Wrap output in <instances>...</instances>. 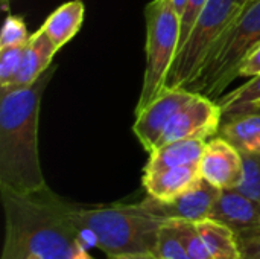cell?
<instances>
[{
  "mask_svg": "<svg viewBox=\"0 0 260 259\" xmlns=\"http://www.w3.org/2000/svg\"><path fill=\"white\" fill-rule=\"evenodd\" d=\"M193 96L195 92L186 87H165L149 104L136 111L133 133L148 154L160 145L172 118Z\"/></svg>",
  "mask_w": 260,
  "mask_h": 259,
  "instance_id": "obj_7",
  "label": "cell"
},
{
  "mask_svg": "<svg viewBox=\"0 0 260 259\" xmlns=\"http://www.w3.org/2000/svg\"><path fill=\"white\" fill-rule=\"evenodd\" d=\"M107 259H116V258H114V256H108V258H107Z\"/></svg>",
  "mask_w": 260,
  "mask_h": 259,
  "instance_id": "obj_31",
  "label": "cell"
},
{
  "mask_svg": "<svg viewBox=\"0 0 260 259\" xmlns=\"http://www.w3.org/2000/svg\"><path fill=\"white\" fill-rule=\"evenodd\" d=\"M116 259H158L155 253H125L114 256Z\"/></svg>",
  "mask_w": 260,
  "mask_h": 259,
  "instance_id": "obj_27",
  "label": "cell"
},
{
  "mask_svg": "<svg viewBox=\"0 0 260 259\" xmlns=\"http://www.w3.org/2000/svg\"><path fill=\"white\" fill-rule=\"evenodd\" d=\"M221 124L222 110L218 101L195 93V96L172 118L160 140V145L180 139L207 140L210 136L218 134Z\"/></svg>",
  "mask_w": 260,
  "mask_h": 259,
  "instance_id": "obj_8",
  "label": "cell"
},
{
  "mask_svg": "<svg viewBox=\"0 0 260 259\" xmlns=\"http://www.w3.org/2000/svg\"><path fill=\"white\" fill-rule=\"evenodd\" d=\"M29 38L30 35L27 32L24 20L18 15L8 14L2 27V34H0V49L24 46L29 41Z\"/></svg>",
  "mask_w": 260,
  "mask_h": 259,
  "instance_id": "obj_23",
  "label": "cell"
},
{
  "mask_svg": "<svg viewBox=\"0 0 260 259\" xmlns=\"http://www.w3.org/2000/svg\"><path fill=\"white\" fill-rule=\"evenodd\" d=\"M200 179V168L178 166L158 171H143L142 185L149 197L160 202H171L197 185Z\"/></svg>",
  "mask_w": 260,
  "mask_h": 259,
  "instance_id": "obj_12",
  "label": "cell"
},
{
  "mask_svg": "<svg viewBox=\"0 0 260 259\" xmlns=\"http://www.w3.org/2000/svg\"><path fill=\"white\" fill-rule=\"evenodd\" d=\"M72 218L82 235L88 234L107 256L155 253L160 231L168 221L151 212L142 202L105 208L73 205Z\"/></svg>",
  "mask_w": 260,
  "mask_h": 259,
  "instance_id": "obj_3",
  "label": "cell"
},
{
  "mask_svg": "<svg viewBox=\"0 0 260 259\" xmlns=\"http://www.w3.org/2000/svg\"><path fill=\"white\" fill-rule=\"evenodd\" d=\"M186 2L187 0H171V3L174 5V8L177 9V12L181 15L183 14V9H184V6H186Z\"/></svg>",
  "mask_w": 260,
  "mask_h": 259,
  "instance_id": "obj_28",
  "label": "cell"
},
{
  "mask_svg": "<svg viewBox=\"0 0 260 259\" xmlns=\"http://www.w3.org/2000/svg\"><path fill=\"white\" fill-rule=\"evenodd\" d=\"M84 14L85 8L81 0L66 2L64 5L58 6L52 14H49L41 29L59 50L79 32L84 21Z\"/></svg>",
  "mask_w": 260,
  "mask_h": 259,
  "instance_id": "obj_15",
  "label": "cell"
},
{
  "mask_svg": "<svg viewBox=\"0 0 260 259\" xmlns=\"http://www.w3.org/2000/svg\"><path fill=\"white\" fill-rule=\"evenodd\" d=\"M207 140L180 139L166 142L149 153V160L143 171H158L178 166H200Z\"/></svg>",
  "mask_w": 260,
  "mask_h": 259,
  "instance_id": "obj_14",
  "label": "cell"
},
{
  "mask_svg": "<svg viewBox=\"0 0 260 259\" xmlns=\"http://www.w3.org/2000/svg\"><path fill=\"white\" fill-rule=\"evenodd\" d=\"M260 73L251 76L248 82L238 87L236 90L222 95L218 99V104L222 110V119L260 110Z\"/></svg>",
  "mask_w": 260,
  "mask_h": 259,
  "instance_id": "obj_18",
  "label": "cell"
},
{
  "mask_svg": "<svg viewBox=\"0 0 260 259\" xmlns=\"http://www.w3.org/2000/svg\"><path fill=\"white\" fill-rule=\"evenodd\" d=\"M56 50L58 49L55 47L52 40L40 27L37 32H34L30 35L29 41L24 44L21 67H20L17 78L12 81L11 85H8L6 89H2L0 92L24 89V87H29L30 84H34L52 66V60H53Z\"/></svg>",
  "mask_w": 260,
  "mask_h": 259,
  "instance_id": "obj_13",
  "label": "cell"
},
{
  "mask_svg": "<svg viewBox=\"0 0 260 259\" xmlns=\"http://www.w3.org/2000/svg\"><path fill=\"white\" fill-rule=\"evenodd\" d=\"M6 235L2 259H93L82 246V232L72 218L67 203L50 188L18 194L0 189Z\"/></svg>",
  "mask_w": 260,
  "mask_h": 259,
  "instance_id": "obj_1",
  "label": "cell"
},
{
  "mask_svg": "<svg viewBox=\"0 0 260 259\" xmlns=\"http://www.w3.org/2000/svg\"><path fill=\"white\" fill-rule=\"evenodd\" d=\"M244 180L236 188L260 203V153H242Z\"/></svg>",
  "mask_w": 260,
  "mask_h": 259,
  "instance_id": "obj_21",
  "label": "cell"
},
{
  "mask_svg": "<svg viewBox=\"0 0 260 259\" xmlns=\"http://www.w3.org/2000/svg\"><path fill=\"white\" fill-rule=\"evenodd\" d=\"M195 226L212 258L241 259L239 240L229 226L212 218L201 220Z\"/></svg>",
  "mask_w": 260,
  "mask_h": 259,
  "instance_id": "obj_17",
  "label": "cell"
},
{
  "mask_svg": "<svg viewBox=\"0 0 260 259\" xmlns=\"http://www.w3.org/2000/svg\"><path fill=\"white\" fill-rule=\"evenodd\" d=\"M241 259H260V232L239 240Z\"/></svg>",
  "mask_w": 260,
  "mask_h": 259,
  "instance_id": "obj_25",
  "label": "cell"
},
{
  "mask_svg": "<svg viewBox=\"0 0 260 259\" xmlns=\"http://www.w3.org/2000/svg\"><path fill=\"white\" fill-rule=\"evenodd\" d=\"M12 2H14V0H2V8L8 12L9 8H11V5H12Z\"/></svg>",
  "mask_w": 260,
  "mask_h": 259,
  "instance_id": "obj_29",
  "label": "cell"
},
{
  "mask_svg": "<svg viewBox=\"0 0 260 259\" xmlns=\"http://www.w3.org/2000/svg\"><path fill=\"white\" fill-rule=\"evenodd\" d=\"M155 255L158 259H192L183 247L172 220H168L160 231Z\"/></svg>",
  "mask_w": 260,
  "mask_h": 259,
  "instance_id": "obj_20",
  "label": "cell"
},
{
  "mask_svg": "<svg viewBox=\"0 0 260 259\" xmlns=\"http://www.w3.org/2000/svg\"><path fill=\"white\" fill-rule=\"evenodd\" d=\"M55 70L50 66L29 87L0 92V189L30 194L49 188L40 163L38 119Z\"/></svg>",
  "mask_w": 260,
  "mask_h": 259,
  "instance_id": "obj_2",
  "label": "cell"
},
{
  "mask_svg": "<svg viewBox=\"0 0 260 259\" xmlns=\"http://www.w3.org/2000/svg\"><path fill=\"white\" fill-rule=\"evenodd\" d=\"M218 136L229 140L241 153H260V110L222 119Z\"/></svg>",
  "mask_w": 260,
  "mask_h": 259,
  "instance_id": "obj_16",
  "label": "cell"
},
{
  "mask_svg": "<svg viewBox=\"0 0 260 259\" xmlns=\"http://www.w3.org/2000/svg\"><path fill=\"white\" fill-rule=\"evenodd\" d=\"M260 73V44L247 56L239 69V76H256Z\"/></svg>",
  "mask_w": 260,
  "mask_h": 259,
  "instance_id": "obj_26",
  "label": "cell"
},
{
  "mask_svg": "<svg viewBox=\"0 0 260 259\" xmlns=\"http://www.w3.org/2000/svg\"><path fill=\"white\" fill-rule=\"evenodd\" d=\"M209 218L229 226L244 240L260 232V203L238 189H222Z\"/></svg>",
  "mask_w": 260,
  "mask_h": 259,
  "instance_id": "obj_11",
  "label": "cell"
},
{
  "mask_svg": "<svg viewBox=\"0 0 260 259\" xmlns=\"http://www.w3.org/2000/svg\"><path fill=\"white\" fill-rule=\"evenodd\" d=\"M198 168L201 177L219 189H236L244 180L242 153L221 136L207 140Z\"/></svg>",
  "mask_w": 260,
  "mask_h": 259,
  "instance_id": "obj_10",
  "label": "cell"
},
{
  "mask_svg": "<svg viewBox=\"0 0 260 259\" xmlns=\"http://www.w3.org/2000/svg\"><path fill=\"white\" fill-rule=\"evenodd\" d=\"M177 235L186 249L187 255L192 259H213L210 256L195 223L186 220H172Z\"/></svg>",
  "mask_w": 260,
  "mask_h": 259,
  "instance_id": "obj_19",
  "label": "cell"
},
{
  "mask_svg": "<svg viewBox=\"0 0 260 259\" xmlns=\"http://www.w3.org/2000/svg\"><path fill=\"white\" fill-rule=\"evenodd\" d=\"M26 259H43V258H41L40 255H35V253H32V255H29V256H27Z\"/></svg>",
  "mask_w": 260,
  "mask_h": 259,
  "instance_id": "obj_30",
  "label": "cell"
},
{
  "mask_svg": "<svg viewBox=\"0 0 260 259\" xmlns=\"http://www.w3.org/2000/svg\"><path fill=\"white\" fill-rule=\"evenodd\" d=\"M250 0H209L189 37L175 55L165 87H187L219 38Z\"/></svg>",
  "mask_w": 260,
  "mask_h": 259,
  "instance_id": "obj_5",
  "label": "cell"
},
{
  "mask_svg": "<svg viewBox=\"0 0 260 259\" xmlns=\"http://www.w3.org/2000/svg\"><path fill=\"white\" fill-rule=\"evenodd\" d=\"M24 46L3 47L0 49V90L6 89L17 78L21 60H23Z\"/></svg>",
  "mask_w": 260,
  "mask_h": 259,
  "instance_id": "obj_22",
  "label": "cell"
},
{
  "mask_svg": "<svg viewBox=\"0 0 260 259\" xmlns=\"http://www.w3.org/2000/svg\"><path fill=\"white\" fill-rule=\"evenodd\" d=\"M145 18L146 66L136 111L142 110L165 89L180 41V14L171 0H152L145 9Z\"/></svg>",
  "mask_w": 260,
  "mask_h": 259,
  "instance_id": "obj_6",
  "label": "cell"
},
{
  "mask_svg": "<svg viewBox=\"0 0 260 259\" xmlns=\"http://www.w3.org/2000/svg\"><path fill=\"white\" fill-rule=\"evenodd\" d=\"M260 44V0H250L233 20L203 64L195 79L186 87L218 101L239 76L247 56Z\"/></svg>",
  "mask_w": 260,
  "mask_h": 259,
  "instance_id": "obj_4",
  "label": "cell"
},
{
  "mask_svg": "<svg viewBox=\"0 0 260 259\" xmlns=\"http://www.w3.org/2000/svg\"><path fill=\"white\" fill-rule=\"evenodd\" d=\"M209 0H187L186 6L183 9V14L180 15V41H178V50L184 44L186 38L189 37L195 21L198 20L200 14L206 8ZM177 50V53H178Z\"/></svg>",
  "mask_w": 260,
  "mask_h": 259,
  "instance_id": "obj_24",
  "label": "cell"
},
{
  "mask_svg": "<svg viewBox=\"0 0 260 259\" xmlns=\"http://www.w3.org/2000/svg\"><path fill=\"white\" fill-rule=\"evenodd\" d=\"M221 191L222 189L213 186L201 177L197 185L171 202H160L148 195L145 200H142V203L151 212L165 220H186L198 223L209 218Z\"/></svg>",
  "mask_w": 260,
  "mask_h": 259,
  "instance_id": "obj_9",
  "label": "cell"
},
{
  "mask_svg": "<svg viewBox=\"0 0 260 259\" xmlns=\"http://www.w3.org/2000/svg\"><path fill=\"white\" fill-rule=\"evenodd\" d=\"M259 104H260V102H259Z\"/></svg>",
  "mask_w": 260,
  "mask_h": 259,
  "instance_id": "obj_32",
  "label": "cell"
}]
</instances>
